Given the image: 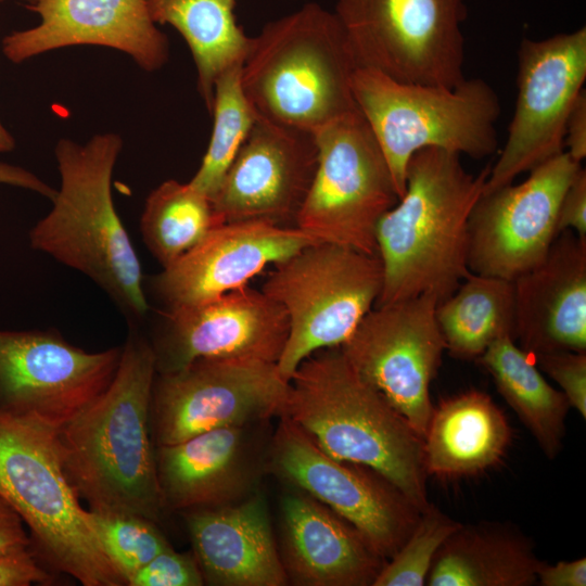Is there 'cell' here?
Wrapping results in <instances>:
<instances>
[{"label":"cell","mask_w":586,"mask_h":586,"mask_svg":"<svg viewBox=\"0 0 586 586\" xmlns=\"http://www.w3.org/2000/svg\"><path fill=\"white\" fill-rule=\"evenodd\" d=\"M460 524L429 502L406 542L385 562L372 586L425 585L440 547Z\"/></svg>","instance_id":"33"},{"label":"cell","mask_w":586,"mask_h":586,"mask_svg":"<svg viewBox=\"0 0 586 586\" xmlns=\"http://www.w3.org/2000/svg\"><path fill=\"white\" fill-rule=\"evenodd\" d=\"M24 525L20 515L0 496V555L30 548V538Z\"/></svg>","instance_id":"39"},{"label":"cell","mask_w":586,"mask_h":586,"mask_svg":"<svg viewBox=\"0 0 586 586\" xmlns=\"http://www.w3.org/2000/svg\"><path fill=\"white\" fill-rule=\"evenodd\" d=\"M511 429L492 397L469 390L433 408L423 443L428 475L454 479L475 475L499 462Z\"/></svg>","instance_id":"25"},{"label":"cell","mask_w":586,"mask_h":586,"mask_svg":"<svg viewBox=\"0 0 586 586\" xmlns=\"http://www.w3.org/2000/svg\"><path fill=\"white\" fill-rule=\"evenodd\" d=\"M558 232L570 230L586 238V170L582 166L568 186L558 211Z\"/></svg>","instance_id":"37"},{"label":"cell","mask_w":586,"mask_h":586,"mask_svg":"<svg viewBox=\"0 0 586 586\" xmlns=\"http://www.w3.org/2000/svg\"><path fill=\"white\" fill-rule=\"evenodd\" d=\"M357 67L395 80L456 87L464 79V0H336Z\"/></svg>","instance_id":"10"},{"label":"cell","mask_w":586,"mask_h":586,"mask_svg":"<svg viewBox=\"0 0 586 586\" xmlns=\"http://www.w3.org/2000/svg\"><path fill=\"white\" fill-rule=\"evenodd\" d=\"M513 283L523 349L586 352V238L562 231L543 262Z\"/></svg>","instance_id":"23"},{"label":"cell","mask_w":586,"mask_h":586,"mask_svg":"<svg viewBox=\"0 0 586 586\" xmlns=\"http://www.w3.org/2000/svg\"><path fill=\"white\" fill-rule=\"evenodd\" d=\"M123 148L114 132L81 144L61 139L54 155L61 183L50 212L29 231L30 246L92 280L129 327L150 311L144 275L115 208L112 176Z\"/></svg>","instance_id":"3"},{"label":"cell","mask_w":586,"mask_h":586,"mask_svg":"<svg viewBox=\"0 0 586 586\" xmlns=\"http://www.w3.org/2000/svg\"><path fill=\"white\" fill-rule=\"evenodd\" d=\"M27 9L39 24L2 40V52L13 63L84 44L122 51L146 72L168 60L167 37L152 20L146 0H34Z\"/></svg>","instance_id":"20"},{"label":"cell","mask_w":586,"mask_h":586,"mask_svg":"<svg viewBox=\"0 0 586 586\" xmlns=\"http://www.w3.org/2000/svg\"><path fill=\"white\" fill-rule=\"evenodd\" d=\"M514 341L502 336L477 359L544 455L552 460L562 449L571 406L564 394L544 378L534 356Z\"/></svg>","instance_id":"27"},{"label":"cell","mask_w":586,"mask_h":586,"mask_svg":"<svg viewBox=\"0 0 586 586\" xmlns=\"http://www.w3.org/2000/svg\"><path fill=\"white\" fill-rule=\"evenodd\" d=\"M289 334L284 308L247 285L211 300L162 309L148 337L156 373L199 358H240L277 364Z\"/></svg>","instance_id":"17"},{"label":"cell","mask_w":586,"mask_h":586,"mask_svg":"<svg viewBox=\"0 0 586 586\" xmlns=\"http://www.w3.org/2000/svg\"><path fill=\"white\" fill-rule=\"evenodd\" d=\"M356 67L334 12L308 2L250 38L241 84L257 115L315 133L358 110Z\"/></svg>","instance_id":"5"},{"label":"cell","mask_w":586,"mask_h":586,"mask_svg":"<svg viewBox=\"0 0 586 586\" xmlns=\"http://www.w3.org/2000/svg\"><path fill=\"white\" fill-rule=\"evenodd\" d=\"M279 553L289 582L372 586L386 560L330 508L294 487L280 500Z\"/></svg>","instance_id":"22"},{"label":"cell","mask_w":586,"mask_h":586,"mask_svg":"<svg viewBox=\"0 0 586 586\" xmlns=\"http://www.w3.org/2000/svg\"><path fill=\"white\" fill-rule=\"evenodd\" d=\"M281 416L330 457L375 471L420 512L429 505L422 438L359 375L340 346L320 349L300 364Z\"/></svg>","instance_id":"4"},{"label":"cell","mask_w":586,"mask_h":586,"mask_svg":"<svg viewBox=\"0 0 586 586\" xmlns=\"http://www.w3.org/2000/svg\"><path fill=\"white\" fill-rule=\"evenodd\" d=\"M536 583L542 586H585L586 559L563 560L555 564L540 561L536 569Z\"/></svg>","instance_id":"38"},{"label":"cell","mask_w":586,"mask_h":586,"mask_svg":"<svg viewBox=\"0 0 586 586\" xmlns=\"http://www.w3.org/2000/svg\"><path fill=\"white\" fill-rule=\"evenodd\" d=\"M317 160L313 133L257 115L212 199L216 214L222 222L294 226Z\"/></svg>","instance_id":"18"},{"label":"cell","mask_w":586,"mask_h":586,"mask_svg":"<svg viewBox=\"0 0 586 586\" xmlns=\"http://www.w3.org/2000/svg\"><path fill=\"white\" fill-rule=\"evenodd\" d=\"M241 66L242 63L227 68L215 81L211 139L198 171L189 181L211 200L257 117L241 84Z\"/></svg>","instance_id":"31"},{"label":"cell","mask_w":586,"mask_h":586,"mask_svg":"<svg viewBox=\"0 0 586 586\" xmlns=\"http://www.w3.org/2000/svg\"><path fill=\"white\" fill-rule=\"evenodd\" d=\"M204 578L194 555L173 547L162 551L140 569L127 586H202Z\"/></svg>","instance_id":"35"},{"label":"cell","mask_w":586,"mask_h":586,"mask_svg":"<svg viewBox=\"0 0 586 586\" xmlns=\"http://www.w3.org/2000/svg\"><path fill=\"white\" fill-rule=\"evenodd\" d=\"M267 451V469L351 523L386 561L408 538L420 511L375 471L336 460L286 417Z\"/></svg>","instance_id":"12"},{"label":"cell","mask_w":586,"mask_h":586,"mask_svg":"<svg viewBox=\"0 0 586 586\" xmlns=\"http://www.w3.org/2000/svg\"><path fill=\"white\" fill-rule=\"evenodd\" d=\"M15 148V140L0 120V153L10 152Z\"/></svg>","instance_id":"42"},{"label":"cell","mask_w":586,"mask_h":586,"mask_svg":"<svg viewBox=\"0 0 586 586\" xmlns=\"http://www.w3.org/2000/svg\"><path fill=\"white\" fill-rule=\"evenodd\" d=\"M88 511L99 544L125 585L154 557L171 547L156 522L148 518L127 512Z\"/></svg>","instance_id":"32"},{"label":"cell","mask_w":586,"mask_h":586,"mask_svg":"<svg viewBox=\"0 0 586 586\" xmlns=\"http://www.w3.org/2000/svg\"><path fill=\"white\" fill-rule=\"evenodd\" d=\"M155 374L148 337L129 327L110 385L55 432L64 472L89 510L162 518L150 426Z\"/></svg>","instance_id":"1"},{"label":"cell","mask_w":586,"mask_h":586,"mask_svg":"<svg viewBox=\"0 0 586 586\" xmlns=\"http://www.w3.org/2000/svg\"><path fill=\"white\" fill-rule=\"evenodd\" d=\"M352 91L390 167L400 198L411 156L436 148L484 158L498 146L500 102L482 78L456 87L395 80L378 71L356 67Z\"/></svg>","instance_id":"7"},{"label":"cell","mask_w":586,"mask_h":586,"mask_svg":"<svg viewBox=\"0 0 586 586\" xmlns=\"http://www.w3.org/2000/svg\"><path fill=\"white\" fill-rule=\"evenodd\" d=\"M438 302L424 293L374 306L340 346L421 438L434 408L430 384L446 349L435 315Z\"/></svg>","instance_id":"14"},{"label":"cell","mask_w":586,"mask_h":586,"mask_svg":"<svg viewBox=\"0 0 586 586\" xmlns=\"http://www.w3.org/2000/svg\"><path fill=\"white\" fill-rule=\"evenodd\" d=\"M540 560L511 523H461L440 547L425 585L532 586Z\"/></svg>","instance_id":"26"},{"label":"cell","mask_w":586,"mask_h":586,"mask_svg":"<svg viewBox=\"0 0 586 586\" xmlns=\"http://www.w3.org/2000/svg\"><path fill=\"white\" fill-rule=\"evenodd\" d=\"M581 166L564 151L521 183L482 193L468 220L469 270L513 281L542 263L559 234L561 199Z\"/></svg>","instance_id":"16"},{"label":"cell","mask_w":586,"mask_h":586,"mask_svg":"<svg viewBox=\"0 0 586 586\" xmlns=\"http://www.w3.org/2000/svg\"><path fill=\"white\" fill-rule=\"evenodd\" d=\"M122 351L86 352L55 329L0 330V409L58 432L106 390Z\"/></svg>","instance_id":"15"},{"label":"cell","mask_w":586,"mask_h":586,"mask_svg":"<svg viewBox=\"0 0 586 586\" xmlns=\"http://www.w3.org/2000/svg\"><path fill=\"white\" fill-rule=\"evenodd\" d=\"M238 0H146L155 24L173 26L195 64L198 89L211 112L214 85L227 68L243 62L250 38L235 17Z\"/></svg>","instance_id":"28"},{"label":"cell","mask_w":586,"mask_h":586,"mask_svg":"<svg viewBox=\"0 0 586 586\" xmlns=\"http://www.w3.org/2000/svg\"><path fill=\"white\" fill-rule=\"evenodd\" d=\"M564 148L566 153L576 162L582 163L586 156V92L583 90L577 97L569 115Z\"/></svg>","instance_id":"40"},{"label":"cell","mask_w":586,"mask_h":586,"mask_svg":"<svg viewBox=\"0 0 586 586\" xmlns=\"http://www.w3.org/2000/svg\"><path fill=\"white\" fill-rule=\"evenodd\" d=\"M586 79V28L549 38L522 39L518 97L504 150L483 193L564 152L565 126Z\"/></svg>","instance_id":"13"},{"label":"cell","mask_w":586,"mask_h":586,"mask_svg":"<svg viewBox=\"0 0 586 586\" xmlns=\"http://www.w3.org/2000/svg\"><path fill=\"white\" fill-rule=\"evenodd\" d=\"M489 169L472 175L459 154L436 148L411 156L405 192L375 229L383 284L374 306L424 293L441 302L471 273L468 220Z\"/></svg>","instance_id":"2"},{"label":"cell","mask_w":586,"mask_h":586,"mask_svg":"<svg viewBox=\"0 0 586 586\" xmlns=\"http://www.w3.org/2000/svg\"><path fill=\"white\" fill-rule=\"evenodd\" d=\"M181 513L204 584H288L268 504L259 491L237 504Z\"/></svg>","instance_id":"24"},{"label":"cell","mask_w":586,"mask_h":586,"mask_svg":"<svg viewBox=\"0 0 586 586\" xmlns=\"http://www.w3.org/2000/svg\"><path fill=\"white\" fill-rule=\"evenodd\" d=\"M220 224L224 222L207 195L190 182L169 179L148 195L140 231L148 250L164 268Z\"/></svg>","instance_id":"30"},{"label":"cell","mask_w":586,"mask_h":586,"mask_svg":"<svg viewBox=\"0 0 586 586\" xmlns=\"http://www.w3.org/2000/svg\"><path fill=\"white\" fill-rule=\"evenodd\" d=\"M0 1H3V0H0ZM22 1H26L27 3H30V2H33L34 0H22Z\"/></svg>","instance_id":"43"},{"label":"cell","mask_w":586,"mask_h":586,"mask_svg":"<svg viewBox=\"0 0 586 586\" xmlns=\"http://www.w3.org/2000/svg\"><path fill=\"white\" fill-rule=\"evenodd\" d=\"M262 291L289 319V334L277 362L290 381L311 354L341 346L374 307L383 284L378 255L318 242L273 265Z\"/></svg>","instance_id":"8"},{"label":"cell","mask_w":586,"mask_h":586,"mask_svg":"<svg viewBox=\"0 0 586 586\" xmlns=\"http://www.w3.org/2000/svg\"><path fill=\"white\" fill-rule=\"evenodd\" d=\"M313 135L317 167L294 227L318 242L378 255V222L399 196L377 139L359 110Z\"/></svg>","instance_id":"9"},{"label":"cell","mask_w":586,"mask_h":586,"mask_svg":"<svg viewBox=\"0 0 586 586\" xmlns=\"http://www.w3.org/2000/svg\"><path fill=\"white\" fill-rule=\"evenodd\" d=\"M536 365L560 387L571 408L586 418V352L558 351L533 355Z\"/></svg>","instance_id":"34"},{"label":"cell","mask_w":586,"mask_h":586,"mask_svg":"<svg viewBox=\"0 0 586 586\" xmlns=\"http://www.w3.org/2000/svg\"><path fill=\"white\" fill-rule=\"evenodd\" d=\"M0 184H9L36 192L50 201L55 195V189L41 180L34 173L0 161Z\"/></svg>","instance_id":"41"},{"label":"cell","mask_w":586,"mask_h":586,"mask_svg":"<svg viewBox=\"0 0 586 586\" xmlns=\"http://www.w3.org/2000/svg\"><path fill=\"white\" fill-rule=\"evenodd\" d=\"M255 425L219 428L155 446L164 511L228 506L256 493L267 470L268 448L264 451L256 440Z\"/></svg>","instance_id":"21"},{"label":"cell","mask_w":586,"mask_h":586,"mask_svg":"<svg viewBox=\"0 0 586 586\" xmlns=\"http://www.w3.org/2000/svg\"><path fill=\"white\" fill-rule=\"evenodd\" d=\"M289 387L277 364L254 359L199 358L178 370L156 373L150 406L154 445L279 417Z\"/></svg>","instance_id":"11"},{"label":"cell","mask_w":586,"mask_h":586,"mask_svg":"<svg viewBox=\"0 0 586 586\" xmlns=\"http://www.w3.org/2000/svg\"><path fill=\"white\" fill-rule=\"evenodd\" d=\"M53 576L33 550L0 555V586L51 584Z\"/></svg>","instance_id":"36"},{"label":"cell","mask_w":586,"mask_h":586,"mask_svg":"<svg viewBox=\"0 0 586 586\" xmlns=\"http://www.w3.org/2000/svg\"><path fill=\"white\" fill-rule=\"evenodd\" d=\"M435 315L446 351L458 359H476L494 341L515 340L514 283L471 272L437 303Z\"/></svg>","instance_id":"29"},{"label":"cell","mask_w":586,"mask_h":586,"mask_svg":"<svg viewBox=\"0 0 586 586\" xmlns=\"http://www.w3.org/2000/svg\"><path fill=\"white\" fill-rule=\"evenodd\" d=\"M318 243L303 230L263 220L224 222L162 271L144 279L164 309L198 304L247 285L267 266Z\"/></svg>","instance_id":"19"},{"label":"cell","mask_w":586,"mask_h":586,"mask_svg":"<svg viewBox=\"0 0 586 586\" xmlns=\"http://www.w3.org/2000/svg\"><path fill=\"white\" fill-rule=\"evenodd\" d=\"M0 496L29 528L30 549L85 586H123L69 483L55 432L0 409Z\"/></svg>","instance_id":"6"}]
</instances>
